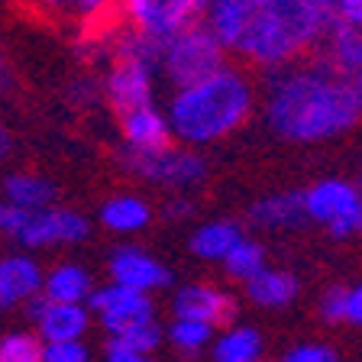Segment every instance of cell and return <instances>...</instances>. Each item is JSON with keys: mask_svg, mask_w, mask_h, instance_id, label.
I'll list each match as a JSON object with an SVG mask.
<instances>
[{"mask_svg": "<svg viewBox=\"0 0 362 362\" xmlns=\"http://www.w3.org/2000/svg\"><path fill=\"white\" fill-rule=\"evenodd\" d=\"M298 279L291 272H279V269H265L259 272L256 279L246 281V294L249 301L259 304V308H269V310H279L288 308V304L298 298Z\"/></svg>", "mask_w": 362, "mask_h": 362, "instance_id": "ffe728a7", "label": "cell"}, {"mask_svg": "<svg viewBox=\"0 0 362 362\" xmlns=\"http://www.w3.org/2000/svg\"><path fill=\"white\" fill-rule=\"evenodd\" d=\"M249 220L256 226H265V230H288V226L304 223V204L298 191H281V194H272L265 201H259L252 211H249Z\"/></svg>", "mask_w": 362, "mask_h": 362, "instance_id": "7402d4cb", "label": "cell"}, {"mask_svg": "<svg viewBox=\"0 0 362 362\" xmlns=\"http://www.w3.org/2000/svg\"><path fill=\"white\" fill-rule=\"evenodd\" d=\"M4 201L26 214L45 211V207H52V201H55V185L49 178H42V175L16 172L4 181Z\"/></svg>", "mask_w": 362, "mask_h": 362, "instance_id": "d6986e66", "label": "cell"}, {"mask_svg": "<svg viewBox=\"0 0 362 362\" xmlns=\"http://www.w3.org/2000/svg\"><path fill=\"white\" fill-rule=\"evenodd\" d=\"M256 362H259V359H256Z\"/></svg>", "mask_w": 362, "mask_h": 362, "instance_id": "60d3db41", "label": "cell"}, {"mask_svg": "<svg viewBox=\"0 0 362 362\" xmlns=\"http://www.w3.org/2000/svg\"><path fill=\"white\" fill-rule=\"evenodd\" d=\"M162 339H165L162 327H158L156 320H146V324H139V327H129V330H123V333H113V337L107 339V346L129 349V353H139V356H152L158 346H162Z\"/></svg>", "mask_w": 362, "mask_h": 362, "instance_id": "83f0119b", "label": "cell"}, {"mask_svg": "<svg viewBox=\"0 0 362 362\" xmlns=\"http://www.w3.org/2000/svg\"><path fill=\"white\" fill-rule=\"evenodd\" d=\"M0 362H42V339L33 330H13L0 337Z\"/></svg>", "mask_w": 362, "mask_h": 362, "instance_id": "f1b7e54d", "label": "cell"}, {"mask_svg": "<svg viewBox=\"0 0 362 362\" xmlns=\"http://www.w3.org/2000/svg\"><path fill=\"white\" fill-rule=\"evenodd\" d=\"M42 362H90V349L84 339L42 343Z\"/></svg>", "mask_w": 362, "mask_h": 362, "instance_id": "f546056e", "label": "cell"}, {"mask_svg": "<svg viewBox=\"0 0 362 362\" xmlns=\"http://www.w3.org/2000/svg\"><path fill=\"white\" fill-rule=\"evenodd\" d=\"M88 236H90V223L84 214L68 211V207H45V211L26 214L23 230L16 233V243L26 249H45V246L84 243Z\"/></svg>", "mask_w": 362, "mask_h": 362, "instance_id": "9c48e42d", "label": "cell"}, {"mask_svg": "<svg viewBox=\"0 0 362 362\" xmlns=\"http://www.w3.org/2000/svg\"><path fill=\"white\" fill-rule=\"evenodd\" d=\"M249 110H252V88L246 75L223 65L214 75L178 88L165 117L172 136H178L181 143L207 146L240 129Z\"/></svg>", "mask_w": 362, "mask_h": 362, "instance_id": "7a4b0ae2", "label": "cell"}, {"mask_svg": "<svg viewBox=\"0 0 362 362\" xmlns=\"http://www.w3.org/2000/svg\"><path fill=\"white\" fill-rule=\"evenodd\" d=\"M249 4H252V7H262V4H265V0H249Z\"/></svg>", "mask_w": 362, "mask_h": 362, "instance_id": "ab89813d", "label": "cell"}, {"mask_svg": "<svg viewBox=\"0 0 362 362\" xmlns=\"http://www.w3.org/2000/svg\"><path fill=\"white\" fill-rule=\"evenodd\" d=\"M327 68L337 71L343 78H359L362 68V36L359 26H349V23H333L327 30Z\"/></svg>", "mask_w": 362, "mask_h": 362, "instance_id": "ac0fdd59", "label": "cell"}, {"mask_svg": "<svg viewBox=\"0 0 362 362\" xmlns=\"http://www.w3.org/2000/svg\"><path fill=\"white\" fill-rule=\"evenodd\" d=\"M120 4L133 20V30L158 39H168L194 26L207 7V0H120Z\"/></svg>", "mask_w": 362, "mask_h": 362, "instance_id": "ba28073f", "label": "cell"}, {"mask_svg": "<svg viewBox=\"0 0 362 362\" xmlns=\"http://www.w3.org/2000/svg\"><path fill=\"white\" fill-rule=\"evenodd\" d=\"M13 152V136H10V129L7 127H0V162Z\"/></svg>", "mask_w": 362, "mask_h": 362, "instance_id": "74e56055", "label": "cell"}, {"mask_svg": "<svg viewBox=\"0 0 362 362\" xmlns=\"http://www.w3.org/2000/svg\"><path fill=\"white\" fill-rule=\"evenodd\" d=\"M23 220H26V211L13 207V204L0 201V236H10L16 240V233L23 230Z\"/></svg>", "mask_w": 362, "mask_h": 362, "instance_id": "d6a6232c", "label": "cell"}, {"mask_svg": "<svg viewBox=\"0 0 362 362\" xmlns=\"http://www.w3.org/2000/svg\"><path fill=\"white\" fill-rule=\"evenodd\" d=\"M107 269H110L113 285L133 288V291H143V294H152L158 288L172 285V272L158 262V259H152L149 252H143V249H136V246H120L110 256Z\"/></svg>", "mask_w": 362, "mask_h": 362, "instance_id": "4fadbf2b", "label": "cell"}, {"mask_svg": "<svg viewBox=\"0 0 362 362\" xmlns=\"http://www.w3.org/2000/svg\"><path fill=\"white\" fill-rule=\"evenodd\" d=\"M320 314L327 324H349L356 327L362 320V291L356 285H337L324 294L320 301Z\"/></svg>", "mask_w": 362, "mask_h": 362, "instance_id": "d4e9b609", "label": "cell"}, {"mask_svg": "<svg viewBox=\"0 0 362 362\" xmlns=\"http://www.w3.org/2000/svg\"><path fill=\"white\" fill-rule=\"evenodd\" d=\"M158 65L165 68V75L178 88H185V84H194L201 78L220 71L226 65V49L204 30L201 23H194V26L165 39Z\"/></svg>", "mask_w": 362, "mask_h": 362, "instance_id": "277c9868", "label": "cell"}, {"mask_svg": "<svg viewBox=\"0 0 362 362\" xmlns=\"http://www.w3.org/2000/svg\"><path fill=\"white\" fill-rule=\"evenodd\" d=\"M359 78H343L327 65L291 71L275 84L269 98V123L281 139L324 143L359 123Z\"/></svg>", "mask_w": 362, "mask_h": 362, "instance_id": "6da1fadb", "label": "cell"}, {"mask_svg": "<svg viewBox=\"0 0 362 362\" xmlns=\"http://www.w3.org/2000/svg\"><path fill=\"white\" fill-rule=\"evenodd\" d=\"M84 308L90 310V317L100 320L107 337L123 333V330H129V327H139V324H146V320H156V308H152L149 294L133 291V288H123V285L94 288Z\"/></svg>", "mask_w": 362, "mask_h": 362, "instance_id": "52a82bcc", "label": "cell"}, {"mask_svg": "<svg viewBox=\"0 0 362 362\" xmlns=\"http://www.w3.org/2000/svg\"><path fill=\"white\" fill-rule=\"evenodd\" d=\"M333 23L330 0H265L252 10L236 52L262 68H279L320 42Z\"/></svg>", "mask_w": 362, "mask_h": 362, "instance_id": "3957f363", "label": "cell"}, {"mask_svg": "<svg viewBox=\"0 0 362 362\" xmlns=\"http://www.w3.org/2000/svg\"><path fill=\"white\" fill-rule=\"evenodd\" d=\"M26 314L36 324V337L42 343H62V339H84L90 330V310L84 304H59L45 301L36 294L26 301Z\"/></svg>", "mask_w": 362, "mask_h": 362, "instance_id": "30bf717a", "label": "cell"}, {"mask_svg": "<svg viewBox=\"0 0 362 362\" xmlns=\"http://www.w3.org/2000/svg\"><path fill=\"white\" fill-rule=\"evenodd\" d=\"M42 291V269L33 256L13 252L0 259V308H20Z\"/></svg>", "mask_w": 362, "mask_h": 362, "instance_id": "5bb4252c", "label": "cell"}, {"mask_svg": "<svg viewBox=\"0 0 362 362\" xmlns=\"http://www.w3.org/2000/svg\"><path fill=\"white\" fill-rule=\"evenodd\" d=\"M333 13H337L339 23L359 26L362 23V0H333Z\"/></svg>", "mask_w": 362, "mask_h": 362, "instance_id": "836d02e7", "label": "cell"}, {"mask_svg": "<svg viewBox=\"0 0 362 362\" xmlns=\"http://www.w3.org/2000/svg\"><path fill=\"white\" fill-rule=\"evenodd\" d=\"M191 211H194V207H191V201H181V197L168 204V217H175V220H178V217H188Z\"/></svg>", "mask_w": 362, "mask_h": 362, "instance_id": "8d00e7d4", "label": "cell"}, {"mask_svg": "<svg viewBox=\"0 0 362 362\" xmlns=\"http://www.w3.org/2000/svg\"><path fill=\"white\" fill-rule=\"evenodd\" d=\"M252 4L249 0H207L204 7V30L211 33L223 49H236L252 20Z\"/></svg>", "mask_w": 362, "mask_h": 362, "instance_id": "9a60e30c", "label": "cell"}, {"mask_svg": "<svg viewBox=\"0 0 362 362\" xmlns=\"http://www.w3.org/2000/svg\"><path fill=\"white\" fill-rule=\"evenodd\" d=\"M117 0H68V16H78L81 23L94 26V23L107 20Z\"/></svg>", "mask_w": 362, "mask_h": 362, "instance_id": "4dcf8cb0", "label": "cell"}, {"mask_svg": "<svg viewBox=\"0 0 362 362\" xmlns=\"http://www.w3.org/2000/svg\"><path fill=\"white\" fill-rule=\"evenodd\" d=\"M165 339L172 343L178 353L185 356H194L201 349L211 346L214 339V327L211 324H201V320H185V317H175L172 327L165 330Z\"/></svg>", "mask_w": 362, "mask_h": 362, "instance_id": "4316f807", "label": "cell"}, {"mask_svg": "<svg viewBox=\"0 0 362 362\" xmlns=\"http://www.w3.org/2000/svg\"><path fill=\"white\" fill-rule=\"evenodd\" d=\"M104 90H107L110 107L120 117L136 110V107H149L152 104V68L139 59L117 55V62L110 65Z\"/></svg>", "mask_w": 362, "mask_h": 362, "instance_id": "8fae6325", "label": "cell"}, {"mask_svg": "<svg viewBox=\"0 0 362 362\" xmlns=\"http://www.w3.org/2000/svg\"><path fill=\"white\" fill-rule=\"evenodd\" d=\"M175 317H185V320H201V324L217 327L233 324L236 317V301L223 288H214L207 281H194V285H185L172 301Z\"/></svg>", "mask_w": 362, "mask_h": 362, "instance_id": "7c38bea8", "label": "cell"}, {"mask_svg": "<svg viewBox=\"0 0 362 362\" xmlns=\"http://www.w3.org/2000/svg\"><path fill=\"white\" fill-rule=\"evenodd\" d=\"M301 204H304V217L324 223L333 240H349V236L359 233L362 201L356 185H349V181L339 178L317 181L301 194Z\"/></svg>", "mask_w": 362, "mask_h": 362, "instance_id": "5b68a950", "label": "cell"}, {"mask_svg": "<svg viewBox=\"0 0 362 362\" xmlns=\"http://www.w3.org/2000/svg\"><path fill=\"white\" fill-rule=\"evenodd\" d=\"M104 362H152V356H139V353H129V349H117V346H107Z\"/></svg>", "mask_w": 362, "mask_h": 362, "instance_id": "e575fe53", "label": "cell"}, {"mask_svg": "<svg viewBox=\"0 0 362 362\" xmlns=\"http://www.w3.org/2000/svg\"><path fill=\"white\" fill-rule=\"evenodd\" d=\"M90 291H94L90 272L75 262H65V265H55L52 272H45L39 294L45 301H59V304H88Z\"/></svg>", "mask_w": 362, "mask_h": 362, "instance_id": "e0dca14e", "label": "cell"}, {"mask_svg": "<svg viewBox=\"0 0 362 362\" xmlns=\"http://www.w3.org/2000/svg\"><path fill=\"white\" fill-rule=\"evenodd\" d=\"M281 362H339L337 353L324 343H304V346H294L281 356Z\"/></svg>", "mask_w": 362, "mask_h": 362, "instance_id": "1f68e13d", "label": "cell"}, {"mask_svg": "<svg viewBox=\"0 0 362 362\" xmlns=\"http://www.w3.org/2000/svg\"><path fill=\"white\" fill-rule=\"evenodd\" d=\"M33 4L49 16H68V0H33Z\"/></svg>", "mask_w": 362, "mask_h": 362, "instance_id": "d590c367", "label": "cell"}, {"mask_svg": "<svg viewBox=\"0 0 362 362\" xmlns=\"http://www.w3.org/2000/svg\"><path fill=\"white\" fill-rule=\"evenodd\" d=\"M123 139H127V149L136 152H156L172 146V127H168V117L158 113L156 107H136V110L123 113Z\"/></svg>", "mask_w": 362, "mask_h": 362, "instance_id": "2e32d148", "label": "cell"}, {"mask_svg": "<svg viewBox=\"0 0 362 362\" xmlns=\"http://www.w3.org/2000/svg\"><path fill=\"white\" fill-rule=\"evenodd\" d=\"M7 84H10V65L4 59V45H0V90H7Z\"/></svg>", "mask_w": 362, "mask_h": 362, "instance_id": "f35d334b", "label": "cell"}, {"mask_svg": "<svg viewBox=\"0 0 362 362\" xmlns=\"http://www.w3.org/2000/svg\"><path fill=\"white\" fill-rule=\"evenodd\" d=\"M152 220L149 204L136 194H117L100 207V223L110 230V233H139L146 230Z\"/></svg>", "mask_w": 362, "mask_h": 362, "instance_id": "603a6c76", "label": "cell"}, {"mask_svg": "<svg viewBox=\"0 0 362 362\" xmlns=\"http://www.w3.org/2000/svg\"><path fill=\"white\" fill-rule=\"evenodd\" d=\"M243 240L240 223L233 220H214V223H204L191 233V252L204 262H223L226 252Z\"/></svg>", "mask_w": 362, "mask_h": 362, "instance_id": "44dd1931", "label": "cell"}, {"mask_svg": "<svg viewBox=\"0 0 362 362\" xmlns=\"http://www.w3.org/2000/svg\"><path fill=\"white\" fill-rule=\"evenodd\" d=\"M123 165L133 175L152 181V185H168V188H194L207 178V162L191 149H165L156 152H136L127 149L123 152Z\"/></svg>", "mask_w": 362, "mask_h": 362, "instance_id": "8992f818", "label": "cell"}, {"mask_svg": "<svg viewBox=\"0 0 362 362\" xmlns=\"http://www.w3.org/2000/svg\"><path fill=\"white\" fill-rule=\"evenodd\" d=\"M214 362H256L262 356V337L256 327L230 324L217 339H211Z\"/></svg>", "mask_w": 362, "mask_h": 362, "instance_id": "cb8c5ba5", "label": "cell"}, {"mask_svg": "<svg viewBox=\"0 0 362 362\" xmlns=\"http://www.w3.org/2000/svg\"><path fill=\"white\" fill-rule=\"evenodd\" d=\"M220 265L226 269V275H230V279L243 281V285H246L249 279H256L259 272L269 269V262H265V249L259 246V243L246 240V236H243V240L236 243L230 252H226V259Z\"/></svg>", "mask_w": 362, "mask_h": 362, "instance_id": "484cf974", "label": "cell"}]
</instances>
